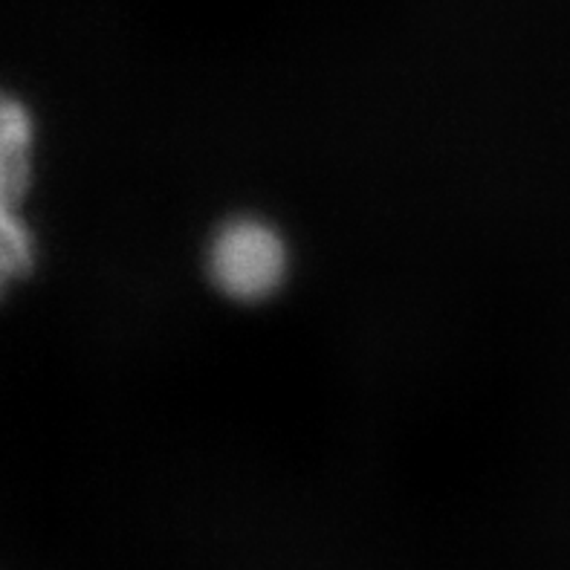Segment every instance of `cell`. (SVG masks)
<instances>
[{"label": "cell", "instance_id": "obj_1", "mask_svg": "<svg viewBox=\"0 0 570 570\" xmlns=\"http://www.w3.org/2000/svg\"><path fill=\"white\" fill-rule=\"evenodd\" d=\"M206 269L212 284L232 302H267L287 282L289 244L284 232L264 217H229L212 235Z\"/></svg>", "mask_w": 570, "mask_h": 570}, {"label": "cell", "instance_id": "obj_2", "mask_svg": "<svg viewBox=\"0 0 570 570\" xmlns=\"http://www.w3.org/2000/svg\"><path fill=\"white\" fill-rule=\"evenodd\" d=\"M32 114L14 96L0 94V293L23 278L36 261V238L18 212L32 183Z\"/></svg>", "mask_w": 570, "mask_h": 570}]
</instances>
